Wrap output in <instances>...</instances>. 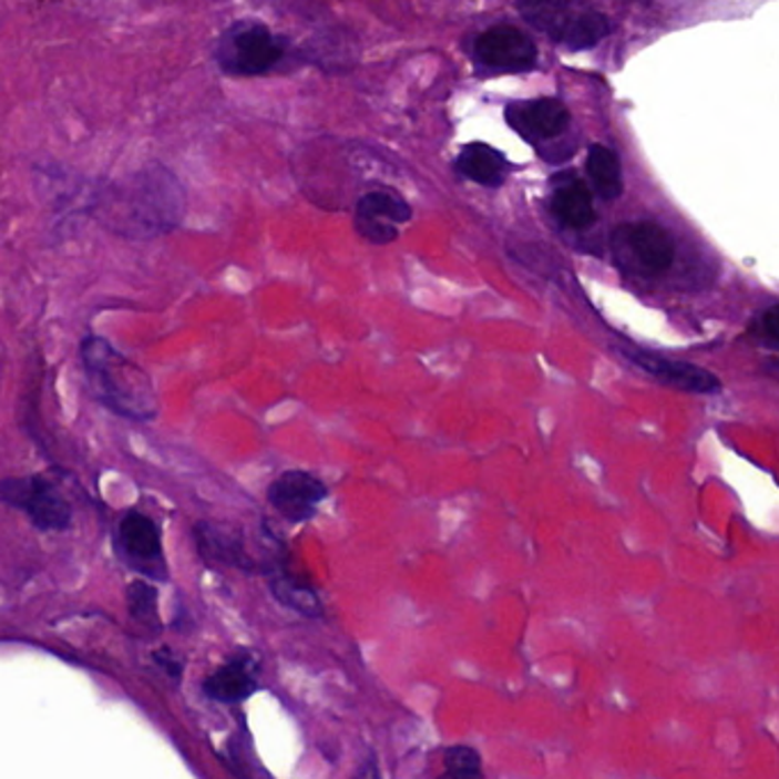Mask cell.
I'll list each match as a JSON object with an SVG mask.
<instances>
[{
  "instance_id": "6da1fadb",
  "label": "cell",
  "mask_w": 779,
  "mask_h": 779,
  "mask_svg": "<svg viewBox=\"0 0 779 779\" xmlns=\"http://www.w3.org/2000/svg\"><path fill=\"white\" fill-rule=\"evenodd\" d=\"M81 357L90 387L110 412L131 421H152L158 400L150 376L101 337H88Z\"/></svg>"
},
{
  "instance_id": "7a4b0ae2",
  "label": "cell",
  "mask_w": 779,
  "mask_h": 779,
  "mask_svg": "<svg viewBox=\"0 0 779 779\" xmlns=\"http://www.w3.org/2000/svg\"><path fill=\"white\" fill-rule=\"evenodd\" d=\"M522 14L553 42H561L574 51L599 44L611 30L608 19L587 8L583 0H524Z\"/></svg>"
},
{
  "instance_id": "3957f363",
  "label": "cell",
  "mask_w": 779,
  "mask_h": 779,
  "mask_svg": "<svg viewBox=\"0 0 779 779\" xmlns=\"http://www.w3.org/2000/svg\"><path fill=\"white\" fill-rule=\"evenodd\" d=\"M286 42L258 21H236L217 40L215 58L232 76H262L284 58Z\"/></svg>"
},
{
  "instance_id": "277c9868",
  "label": "cell",
  "mask_w": 779,
  "mask_h": 779,
  "mask_svg": "<svg viewBox=\"0 0 779 779\" xmlns=\"http://www.w3.org/2000/svg\"><path fill=\"white\" fill-rule=\"evenodd\" d=\"M0 499L6 505L21 510L34 529L44 533L66 531L71 526V505L60 490L42 475L6 478L0 485Z\"/></svg>"
},
{
  "instance_id": "5b68a950",
  "label": "cell",
  "mask_w": 779,
  "mask_h": 779,
  "mask_svg": "<svg viewBox=\"0 0 779 779\" xmlns=\"http://www.w3.org/2000/svg\"><path fill=\"white\" fill-rule=\"evenodd\" d=\"M131 225L142 234H158L176 225L181 215L178 183L167 172H144L126 195Z\"/></svg>"
},
{
  "instance_id": "8992f818",
  "label": "cell",
  "mask_w": 779,
  "mask_h": 779,
  "mask_svg": "<svg viewBox=\"0 0 779 779\" xmlns=\"http://www.w3.org/2000/svg\"><path fill=\"white\" fill-rule=\"evenodd\" d=\"M117 546L124 563L146 578L165 581L167 567L163 555L161 529L152 516L131 510L122 516L117 531Z\"/></svg>"
},
{
  "instance_id": "52a82bcc",
  "label": "cell",
  "mask_w": 779,
  "mask_h": 779,
  "mask_svg": "<svg viewBox=\"0 0 779 779\" xmlns=\"http://www.w3.org/2000/svg\"><path fill=\"white\" fill-rule=\"evenodd\" d=\"M329 496L325 482L303 469H290L277 475L268 488L270 505L290 524H305L316 516L318 505Z\"/></svg>"
},
{
  "instance_id": "ba28073f",
  "label": "cell",
  "mask_w": 779,
  "mask_h": 779,
  "mask_svg": "<svg viewBox=\"0 0 779 779\" xmlns=\"http://www.w3.org/2000/svg\"><path fill=\"white\" fill-rule=\"evenodd\" d=\"M473 55L482 66L505 73H522L537 64L533 40L512 25H494L482 32L475 40Z\"/></svg>"
},
{
  "instance_id": "9c48e42d",
  "label": "cell",
  "mask_w": 779,
  "mask_h": 779,
  "mask_svg": "<svg viewBox=\"0 0 779 779\" xmlns=\"http://www.w3.org/2000/svg\"><path fill=\"white\" fill-rule=\"evenodd\" d=\"M412 208L393 193H368L357 204V232L373 245H387L398 238V227L410 222Z\"/></svg>"
},
{
  "instance_id": "30bf717a",
  "label": "cell",
  "mask_w": 779,
  "mask_h": 779,
  "mask_svg": "<svg viewBox=\"0 0 779 779\" xmlns=\"http://www.w3.org/2000/svg\"><path fill=\"white\" fill-rule=\"evenodd\" d=\"M628 359L634 361L636 366H640L645 373H649L660 385L673 387L677 391L709 396V393H718L722 387L711 370L695 366V363L663 359V357H656V355L643 352V350H628Z\"/></svg>"
},
{
  "instance_id": "8fae6325",
  "label": "cell",
  "mask_w": 779,
  "mask_h": 779,
  "mask_svg": "<svg viewBox=\"0 0 779 779\" xmlns=\"http://www.w3.org/2000/svg\"><path fill=\"white\" fill-rule=\"evenodd\" d=\"M508 122L519 135L540 142L558 137L570 124V113L561 101L537 99L508 105Z\"/></svg>"
},
{
  "instance_id": "7c38bea8",
  "label": "cell",
  "mask_w": 779,
  "mask_h": 779,
  "mask_svg": "<svg viewBox=\"0 0 779 779\" xmlns=\"http://www.w3.org/2000/svg\"><path fill=\"white\" fill-rule=\"evenodd\" d=\"M202 690L208 699L219 704L245 701L258 690L256 658L252 654H236L202 681Z\"/></svg>"
},
{
  "instance_id": "4fadbf2b",
  "label": "cell",
  "mask_w": 779,
  "mask_h": 779,
  "mask_svg": "<svg viewBox=\"0 0 779 779\" xmlns=\"http://www.w3.org/2000/svg\"><path fill=\"white\" fill-rule=\"evenodd\" d=\"M628 245L638 256V262L649 273H665L675 262V243L663 227L654 222H638V225H628L619 232Z\"/></svg>"
},
{
  "instance_id": "5bb4252c",
  "label": "cell",
  "mask_w": 779,
  "mask_h": 779,
  "mask_svg": "<svg viewBox=\"0 0 779 779\" xmlns=\"http://www.w3.org/2000/svg\"><path fill=\"white\" fill-rule=\"evenodd\" d=\"M195 542L199 553L204 555L206 561L227 565L234 570H243V572H256L258 565L247 553L245 542L240 540L238 533L227 531L222 526H213L208 522H199L195 526Z\"/></svg>"
},
{
  "instance_id": "9a60e30c",
  "label": "cell",
  "mask_w": 779,
  "mask_h": 779,
  "mask_svg": "<svg viewBox=\"0 0 779 779\" xmlns=\"http://www.w3.org/2000/svg\"><path fill=\"white\" fill-rule=\"evenodd\" d=\"M553 213L572 229H587L595 222V204L583 181L567 176L553 193Z\"/></svg>"
},
{
  "instance_id": "2e32d148",
  "label": "cell",
  "mask_w": 779,
  "mask_h": 779,
  "mask_svg": "<svg viewBox=\"0 0 779 779\" xmlns=\"http://www.w3.org/2000/svg\"><path fill=\"white\" fill-rule=\"evenodd\" d=\"M455 167L462 176L480 183V185H501L508 174V163L501 152H496L490 144H469L455 161Z\"/></svg>"
},
{
  "instance_id": "e0dca14e",
  "label": "cell",
  "mask_w": 779,
  "mask_h": 779,
  "mask_svg": "<svg viewBox=\"0 0 779 779\" xmlns=\"http://www.w3.org/2000/svg\"><path fill=\"white\" fill-rule=\"evenodd\" d=\"M268 585L273 590V597L288 611H295L305 617H322L325 606L318 597V592L311 585L303 583L298 576H293L286 570H275L268 574Z\"/></svg>"
},
{
  "instance_id": "ac0fdd59",
  "label": "cell",
  "mask_w": 779,
  "mask_h": 779,
  "mask_svg": "<svg viewBox=\"0 0 779 779\" xmlns=\"http://www.w3.org/2000/svg\"><path fill=\"white\" fill-rule=\"evenodd\" d=\"M587 174L602 199H617L622 193V167L613 150L595 144L587 154Z\"/></svg>"
},
{
  "instance_id": "d6986e66",
  "label": "cell",
  "mask_w": 779,
  "mask_h": 779,
  "mask_svg": "<svg viewBox=\"0 0 779 779\" xmlns=\"http://www.w3.org/2000/svg\"><path fill=\"white\" fill-rule=\"evenodd\" d=\"M129 613L144 626H161L158 619V590L142 578H135L126 587Z\"/></svg>"
},
{
  "instance_id": "ffe728a7",
  "label": "cell",
  "mask_w": 779,
  "mask_h": 779,
  "mask_svg": "<svg viewBox=\"0 0 779 779\" xmlns=\"http://www.w3.org/2000/svg\"><path fill=\"white\" fill-rule=\"evenodd\" d=\"M443 772L449 777H480L482 761L478 750L469 746H453L443 752Z\"/></svg>"
},
{
  "instance_id": "44dd1931",
  "label": "cell",
  "mask_w": 779,
  "mask_h": 779,
  "mask_svg": "<svg viewBox=\"0 0 779 779\" xmlns=\"http://www.w3.org/2000/svg\"><path fill=\"white\" fill-rule=\"evenodd\" d=\"M154 660L163 667V670L172 677V679H181L183 675V663L178 658H174V654L170 649H158L154 652Z\"/></svg>"
},
{
  "instance_id": "7402d4cb",
  "label": "cell",
  "mask_w": 779,
  "mask_h": 779,
  "mask_svg": "<svg viewBox=\"0 0 779 779\" xmlns=\"http://www.w3.org/2000/svg\"><path fill=\"white\" fill-rule=\"evenodd\" d=\"M761 329L766 337L779 341V305L770 307L763 316H761Z\"/></svg>"
}]
</instances>
